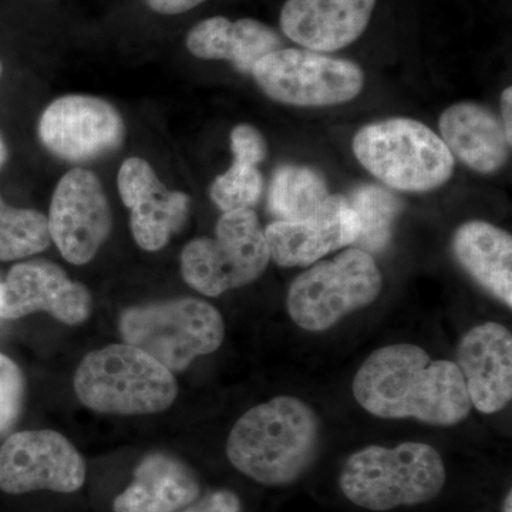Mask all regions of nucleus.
<instances>
[{
    "label": "nucleus",
    "mask_w": 512,
    "mask_h": 512,
    "mask_svg": "<svg viewBox=\"0 0 512 512\" xmlns=\"http://www.w3.org/2000/svg\"><path fill=\"white\" fill-rule=\"evenodd\" d=\"M353 394L373 416L433 426H454L471 410L456 363L433 360L409 343L386 346L367 357L353 380Z\"/></svg>",
    "instance_id": "nucleus-1"
},
{
    "label": "nucleus",
    "mask_w": 512,
    "mask_h": 512,
    "mask_svg": "<svg viewBox=\"0 0 512 512\" xmlns=\"http://www.w3.org/2000/svg\"><path fill=\"white\" fill-rule=\"evenodd\" d=\"M318 416L302 400L279 396L248 410L227 441L232 466L256 483H295L318 454Z\"/></svg>",
    "instance_id": "nucleus-2"
},
{
    "label": "nucleus",
    "mask_w": 512,
    "mask_h": 512,
    "mask_svg": "<svg viewBox=\"0 0 512 512\" xmlns=\"http://www.w3.org/2000/svg\"><path fill=\"white\" fill-rule=\"evenodd\" d=\"M447 473L436 448L403 443L369 446L346 460L339 477L343 495L369 511L429 503L443 490Z\"/></svg>",
    "instance_id": "nucleus-3"
},
{
    "label": "nucleus",
    "mask_w": 512,
    "mask_h": 512,
    "mask_svg": "<svg viewBox=\"0 0 512 512\" xmlns=\"http://www.w3.org/2000/svg\"><path fill=\"white\" fill-rule=\"evenodd\" d=\"M73 383L84 406L119 416L163 412L178 393L173 372L128 343L89 353Z\"/></svg>",
    "instance_id": "nucleus-4"
},
{
    "label": "nucleus",
    "mask_w": 512,
    "mask_h": 512,
    "mask_svg": "<svg viewBox=\"0 0 512 512\" xmlns=\"http://www.w3.org/2000/svg\"><path fill=\"white\" fill-rule=\"evenodd\" d=\"M353 153L373 177L403 192L436 190L453 177L456 165L439 134L406 117L360 128L353 138Z\"/></svg>",
    "instance_id": "nucleus-5"
},
{
    "label": "nucleus",
    "mask_w": 512,
    "mask_h": 512,
    "mask_svg": "<svg viewBox=\"0 0 512 512\" xmlns=\"http://www.w3.org/2000/svg\"><path fill=\"white\" fill-rule=\"evenodd\" d=\"M120 333L128 345L144 350L170 372L187 369L224 342L221 313L200 299L133 306L121 313Z\"/></svg>",
    "instance_id": "nucleus-6"
},
{
    "label": "nucleus",
    "mask_w": 512,
    "mask_h": 512,
    "mask_svg": "<svg viewBox=\"0 0 512 512\" xmlns=\"http://www.w3.org/2000/svg\"><path fill=\"white\" fill-rule=\"evenodd\" d=\"M382 288L373 256L350 248L299 275L289 288L286 308L299 328L322 332L375 302Z\"/></svg>",
    "instance_id": "nucleus-7"
},
{
    "label": "nucleus",
    "mask_w": 512,
    "mask_h": 512,
    "mask_svg": "<svg viewBox=\"0 0 512 512\" xmlns=\"http://www.w3.org/2000/svg\"><path fill=\"white\" fill-rule=\"evenodd\" d=\"M268 242L254 210L224 212L215 238H197L181 252V275L195 291L220 296L256 281L268 268Z\"/></svg>",
    "instance_id": "nucleus-8"
},
{
    "label": "nucleus",
    "mask_w": 512,
    "mask_h": 512,
    "mask_svg": "<svg viewBox=\"0 0 512 512\" xmlns=\"http://www.w3.org/2000/svg\"><path fill=\"white\" fill-rule=\"evenodd\" d=\"M251 74L269 99L295 107L339 106L356 99L365 86L359 64L308 49L275 50Z\"/></svg>",
    "instance_id": "nucleus-9"
},
{
    "label": "nucleus",
    "mask_w": 512,
    "mask_h": 512,
    "mask_svg": "<svg viewBox=\"0 0 512 512\" xmlns=\"http://www.w3.org/2000/svg\"><path fill=\"white\" fill-rule=\"evenodd\" d=\"M37 131L52 156L66 163L84 164L120 150L126 138V123L107 100L67 94L46 107Z\"/></svg>",
    "instance_id": "nucleus-10"
},
{
    "label": "nucleus",
    "mask_w": 512,
    "mask_h": 512,
    "mask_svg": "<svg viewBox=\"0 0 512 512\" xmlns=\"http://www.w3.org/2000/svg\"><path fill=\"white\" fill-rule=\"evenodd\" d=\"M86 481V463L63 434L30 430L12 434L0 447V490L72 494Z\"/></svg>",
    "instance_id": "nucleus-11"
},
{
    "label": "nucleus",
    "mask_w": 512,
    "mask_h": 512,
    "mask_svg": "<svg viewBox=\"0 0 512 512\" xmlns=\"http://www.w3.org/2000/svg\"><path fill=\"white\" fill-rule=\"evenodd\" d=\"M49 232L60 254L73 265H86L106 244L113 214L99 177L82 167L63 175L50 204Z\"/></svg>",
    "instance_id": "nucleus-12"
},
{
    "label": "nucleus",
    "mask_w": 512,
    "mask_h": 512,
    "mask_svg": "<svg viewBox=\"0 0 512 512\" xmlns=\"http://www.w3.org/2000/svg\"><path fill=\"white\" fill-rule=\"evenodd\" d=\"M92 293L72 281L60 266L47 261L23 262L10 269L0 284V319H19L47 312L64 325L89 319Z\"/></svg>",
    "instance_id": "nucleus-13"
},
{
    "label": "nucleus",
    "mask_w": 512,
    "mask_h": 512,
    "mask_svg": "<svg viewBox=\"0 0 512 512\" xmlns=\"http://www.w3.org/2000/svg\"><path fill=\"white\" fill-rule=\"evenodd\" d=\"M121 201L130 210V227L141 249L157 252L184 227L190 212V197L171 191L147 160L130 157L117 175Z\"/></svg>",
    "instance_id": "nucleus-14"
},
{
    "label": "nucleus",
    "mask_w": 512,
    "mask_h": 512,
    "mask_svg": "<svg viewBox=\"0 0 512 512\" xmlns=\"http://www.w3.org/2000/svg\"><path fill=\"white\" fill-rule=\"evenodd\" d=\"M272 261L284 268L309 266L323 256L353 245L360 234L359 218L346 195H329L309 217L275 221L264 229Z\"/></svg>",
    "instance_id": "nucleus-15"
},
{
    "label": "nucleus",
    "mask_w": 512,
    "mask_h": 512,
    "mask_svg": "<svg viewBox=\"0 0 512 512\" xmlns=\"http://www.w3.org/2000/svg\"><path fill=\"white\" fill-rule=\"evenodd\" d=\"M471 404L484 414L503 410L512 397V336L498 323L468 330L457 349V363Z\"/></svg>",
    "instance_id": "nucleus-16"
},
{
    "label": "nucleus",
    "mask_w": 512,
    "mask_h": 512,
    "mask_svg": "<svg viewBox=\"0 0 512 512\" xmlns=\"http://www.w3.org/2000/svg\"><path fill=\"white\" fill-rule=\"evenodd\" d=\"M375 6L376 0H286L281 29L305 49L338 52L365 33Z\"/></svg>",
    "instance_id": "nucleus-17"
},
{
    "label": "nucleus",
    "mask_w": 512,
    "mask_h": 512,
    "mask_svg": "<svg viewBox=\"0 0 512 512\" xmlns=\"http://www.w3.org/2000/svg\"><path fill=\"white\" fill-rule=\"evenodd\" d=\"M441 140L453 157L480 174H495L507 164L511 141L503 123L487 107L471 101L453 104L439 120Z\"/></svg>",
    "instance_id": "nucleus-18"
},
{
    "label": "nucleus",
    "mask_w": 512,
    "mask_h": 512,
    "mask_svg": "<svg viewBox=\"0 0 512 512\" xmlns=\"http://www.w3.org/2000/svg\"><path fill=\"white\" fill-rule=\"evenodd\" d=\"M197 476L180 458L151 453L134 471L133 483L116 497L114 512H178L198 500Z\"/></svg>",
    "instance_id": "nucleus-19"
},
{
    "label": "nucleus",
    "mask_w": 512,
    "mask_h": 512,
    "mask_svg": "<svg viewBox=\"0 0 512 512\" xmlns=\"http://www.w3.org/2000/svg\"><path fill=\"white\" fill-rule=\"evenodd\" d=\"M282 45L281 36L259 20L245 18L232 22L224 16L202 20L185 39L192 56L227 60L241 73H252L262 57L282 49Z\"/></svg>",
    "instance_id": "nucleus-20"
},
{
    "label": "nucleus",
    "mask_w": 512,
    "mask_h": 512,
    "mask_svg": "<svg viewBox=\"0 0 512 512\" xmlns=\"http://www.w3.org/2000/svg\"><path fill=\"white\" fill-rule=\"evenodd\" d=\"M458 264L478 285L512 306V238L510 232L485 221H468L451 241Z\"/></svg>",
    "instance_id": "nucleus-21"
},
{
    "label": "nucleus",
    "mask_w": 512,
    "mask_h": 512,
    "mask_svg": "<svg viewBox=\"0 0 512 512\" xmlns=\"http://www.w3.org/2000/svg\"><path fill=\"white\" fill-rule=\"evenodd\" d=\"M326 178L308 165L276 168L269 185L268 208L276 221H299L318 210L329 197Z\"/></svg>",
    "instance_id": "nucleus-22"
},
{
    "label": "nucleus",
    "mask_w": 512,
    "mask_h": 512,
    "mask_svg": "<svg viewBox=\"0 0 512 512\" xmlns=\"http://www.w3.org/2000/svg\"><path fill=\"white\" fill-rule=\"evenodd\" d=\"M346 198L360 224V234L353 245L370 255L384 251L392 239L394 222L402 214V200L376 184L357 185Z\"/></svg>",
    "instance_id": "nucleus-23"
},
{
    "label": "nucleus",
    "mask_w": 512,
    "mask_h": 512,
    "mask_svg": "<svg viewBox=\"0 0 512 512\" xmlns=\"http://www.w3.org/2000/svg\"><path fill=\"white\" fill-rule=\"evenodd\" d=\"M52 244L49 221L40 211L10 207L0 197V261H18Z\"/></svg>",
    "instance_id": "nucleus-24"
},
{
    "label": "nucleus",
    "mask_w": 512,
    "mask_h": 512,
    "mask_svg": "<svg viewBox=\"0 0 512 512\" xmlns=\"http://www.w3.org/2000/svg\"><path fill=\"white\" fill-rule=\"evenodd\" d=\"M264 192V177L258 165L234 160L211 184L210 197L222 212L252 210Z\"/></svg>",
    "instance_id": "nucleus-25"
},
{
    "label": "nucleus",
    "mask_w": 512,
    "mask_h": 512,
    "mask_svg": "<svg viewBox=\"0 0 512 512\" xmlns=\"http://www.w3.org/2000/svg\"><path fill=\"white\" fill-rule=\"evenodd\" d=\"M25 399V377L10 357L0 353V434L18 420Z\"/></svg>",
    "instance_id": "nucleus-26"
},
{
    "label": "nucleus",
    "mask_w": 512,
    "mask_h": 512,
    "mask_svg": "<svg viewBox=\"0 0 512 512\" xmlns=\"http://www.w3.org/2000/svg\"><path fill=\"white\" fill-rule=\"evenodd\" d=\"M231 151L234 160L259 165L268 156L264 134L251 124H238L231 131Z\"/></svg>",
    "instance_id": "nucleus-27"
},
{
    "label": "nucleus",
    "mask_w": 512,
    "mask_h": 512,
    "mask_svg": "<svg viewBox=\"0 0 512 512\" xmlns=\"http://www.w3.org/2000/svg\"><path fill=\"white\" fill-rule=\"evenodd\" d=\"M178 512H241V501L232 491H214Z\"/></svg>",
    "instance_id": "nucleus-28"
},
{
    "label": "nucleus",
    "mask_w": 512,
    "mask_h": 512,
    "mask_svg": "<svg viewBox=\"0 0 512 512\" xmlns=\"http://www.w3.org/2000/svg\"><path fill=\"white\" fill-rule=\"evenodd\" d=\"M205 0H146L148 8L160 15L174 16L200 6Z\"/></svg>",
    "instance_id": "nucleus-29"
},
{
    "label": "nucleus",
    "mask_w": 512,
    "mask_h": 512,
    "mask_svg": "<svg viewBox=\"0 0 512 512\" xmlns=\"http://www.w3.org/2000/svg\"><path fill=\"white\" fill-rule=\"evenodd\" d=\"M512 89L507 87L501 94V123L507 134L508 140L512 143Z\"/></svg>",
    "instance_id": "nucleus-30"
},
{
    "label": "nucleus",
    "mask_w": 512,
    "mask_h": 512,
    "mask_svg": "<svg viewBox=\"0 0 512 512\" xmlns=\"http://www.w3.org/2000/svg\"><path fill=\"white\" fill-rule=\"evenodd\" d=\"M6 161H8V148H6V144L0 138V168L6 164Z\"/></svg>",
    "instance_id": "nucleus-31"
},
{
    "label": "nucleus",
    "mask_w": 512,
    "mask_h": 512,
    "mask_svg": "<svg viewBox=\"0 0 512 512\" xmlns=\"http://www.w3.org/2000/svg\"><path fill=\"white\" fill-rule=\"evenodd\" d=\"M511 497H512V494L510 491V493H508V495H507V498H505L504 512H511V504H512Z\"/></svg>",
    "instance_id": "nucleus-32"
},
{
    "label": "nucleus",
    "mask_w": 512,
    "mask_h": 512,
    "mask_svg": "<svg viewBox=\"0 0 512 512\" xmlns=\"http://www.w3.org/2000/svg\"><path fill=\"white\" fill-rule=\"evenodd\" d=\"M3 74V64L0 62V77H2Z\"/></svg>",
    "instance_id": "nucleus-33"
}]
</instances>
